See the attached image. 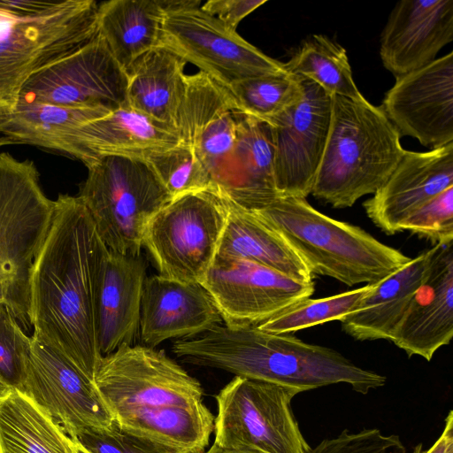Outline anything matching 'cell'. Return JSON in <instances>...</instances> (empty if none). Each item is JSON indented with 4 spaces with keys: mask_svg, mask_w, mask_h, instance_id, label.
Segmentation results:
<instances>
[{
    "mask_svg": "<svg viewBox=\"0 0 453 453\" xmlns=\"http://www.w3.org/2000/svg\"><path fill=\"white\" fill-rule=\"evenodd\" d=\"M108 252L81 200L58 195L30 279L32 336L93 382L103 357L97 307Z\"/></svg>",
    "mask_w": 453,
    "mask_h": 453,
    "instance_id": "1",
    "label": "cell"
},
{
    "mask_svg": "<svg viewBox=\"0 0 453 453\" xmlns=\"http://www.w3.org/2000/svg\"><path fill=\"white\" fill-rule=\"evenodd\" d=\"M94 384L123 430L173 453H204L215 417L200 382L163 350L122 346L103 356Z\"/></svg>",
    "mask_w": 453,
    "mask_h": 453,
    "instance_id": "2",
    "label": "cell"
},
{
    "mask_svg": "<svg viewBox=\"0 0 453 453\" xmlns=\"http://www.w3.org/2000/svg\"><path fill=\"white\" fill-rule=\"evenodd\" d=\"M173 351L185 363L278 384L297 394L347 383L365 395L387 380L335 349L304 342L291 334L268 333L257 326L220 324L197 336L175 341Z\"/></svg>",
    "mask_w": 453,
    "mask_h": 453,
    "instance_id": "3",
    "label": "cell"
},
{
    "mask_svg": "<svg viewBox=\"0 0 453 453\" xmlns=\"http://www.w3.org/2000/svg\"><path fill=\"white\" fill-rule=\"evenodd\" d=\"M400 138L381 106L333 96L328 137L311 194L337 209L374 194L403 156Z\"/></svg>",
    "mask_w": 453,
    "mask_h": 453,
    "instance_id": "4",
    "label": "cell"
},
{
    "mask_svg": "<svg viewBox=\"0 0 453 453\" xmlns=\"http://www.w3.org/2000/svg\"><path fill=\"white\" fill-rule=\"evenodd\" d=\"M252 211L283 237L313 276L350 287L373 284L411 259L363 228L323 214L305 197H279Z\"/></svg>",
    "mask_w": 453,
    "mask_h": 453,
    "instance_id": "5",
    "label": "cell"
},
{
    "mask_svg": "<svg viewBox=\"0 0 453 453\" xmlns=\"http://www.w3.org/2000/svg\"><path fill=\"white\" fill-rule=\"evenodd\" d=\"M94 0L0 1V108H15L39 70L98 34Z\"/></svg>",
    "mask_w": 453,
    "mask_h": 453,
    "instance_id": "6",
    "label": "cell"
},
{
    "mask_svg": "<svg viewBox=\"0 0 453 453\" xmlns=\"http://www.w3.org/2000/svg\"><path fill=\"white\" fill-rule=\"evenodd\" d=\"M39 177L33 161L0 153V303L24 330L32 327L33 266L55 210V201L45 196Z\"/></svg>",
    "mask_w": 453,
    "mask_h": 453,
    "instance_id": "7",
    "label": "cell"
},
{
    "mask_svg": "<svg viewBox=\"0 0 453 453\" xmlns=\"http://www.w3.org/2000/svg\"><path fill=\"white\" fill-rule=\"evenodd\" d=\"M88 170L77 196L101 239L114 252L140 255L146 226L172 196L144 158L104 156Z\"/></svg>",
    "mask_w": 453,
    "mask_h": 453,
    "instance_id": "8",
    "label": "cell"
},
{
    "mask_svg": "<svg viewBox=\"0 0 453 453\" xmlns=\"http://www.w3.org/2000/svg\"><path fill=\"white\" fill-rule=\"evenodd\" d=\"M158 45L229 88L248 78L288 74L285 64L265 53L205 12L196 0H162Z\"/></svg>",
    "mask_w": 453,
    "mask_h": 453,
    "instance_id": "9",
    "label": "cell"
},
{
    "mask_svg": "<svg viewBox=\"0 0 453 453\" xmlns=\"http://www.w3.org/2000/svg\"><path fill=\"white\" fill-rule=\"evenodd\" d=\"M226 219L224 201L210 188L172 199L143 235L159 275L201 283L217 256Z\"/></svg>",
    "mask_w": 453,
    "mask_h": 453,
    "instance_id": "10",
    "label": "cell"
},
{
    "mask_svg": "<svg viewBox=\"0 0 453 453\" xmlns=\"http://www.w3.org/2000/svg\"><path fill=\"white\" fill-rule=\"evenodd\" d=\"M288 388L235 376L216 395L213 444L262 453H308L310 445L291 408Z\"/></svg>",
    "mask_w": 453,
    "mask_h": 453,
    "instance_id": "11",
    "label": "cell"
},
{
    "mask_svg": "<svg viewBox=\"0 0 453 453\" xmlns=\"http://www.w3.org/2000/svg\"><path fill=\"white\" fill-rule=\"evenodd\" d=\"M125 71L105 42L96 37L42 68L24 85L19 99L64 106L128 107Z\"/></svg>",
    "mask_w": 453,
    "mask_h": 453,
    "instance_id": "12",
    "label": "cell"
},
{
    "mask_svg": "<svg viewBox=\"0 0 453 453\" xmlns=\"http://www.w3.org/2000/svg\"><path fill=\"white\" fill-rule=\"evenodd\" d=\"M201 284L228 326H257L310 297L314 281L303 282L262 265L216 256Z\"/></svg>",
    "mask_w": 453,
    "mask_h": 453,
    "instance_id": "13",
    "label": "cell"
},
{
    "mask_svg": "<svg viewBox=\"0 0 453 453\" xmlns=\"http://www.w3.org/2000/svg\"><path fill=\"white\" fill-rule=\"evenodd\" d=\"M303 96L271 119L274 144V180L282 196L311 193L326 148L332 114V96L318 84L303 79Z\"/></svg>",
    "mask_w": 453,
    "mask_h": 453,
    "instance_id": "14",
    "label": "cell"
},
{
    "mask_svg": "<svg viewBox=\"0 0 453 453\" xmlns=\"http://www.w3.org/2000/svg\"><path fill=\"white\" fill-rule=\"evenodd\" d=\"M23 394L51 416L71 438L87 429H109L114 423L94 382L32 335Z\"/></svg>",
    "mask_w": 453,
    "mask_h": 453,
    "instance_id": "15",
    "label": "cell"
},
{
    "mask_svg": "<svg viewBox=\"0 0 453 453\" xmlns=\"http://www.w3.org/2000/svg\"><path fill=\"white\" fill-rule=\"evenodd\" d=\"M381 108L401 135L432 149L453 142V52L395 77Z\"/></svg>",
    "mask_w": 453,
    "mask_h": 453,
    "instance_id": "16",
    "label": "cell"
},
{
    "mask_svg": "<svg viewBox=\"0 0 453 453\" xmlns=\"http://www.w3.org/2000/svg\"><path fill=\"white\" fill-rule=\"evenodd\" d=\"M453 187V142L426 152L404 150L384 184L363 206L367 217L387 234L436 196Z\"/></svg>",
    "mask_w": 453,
    "mask_h": 453,
    "instance_id": "17",
    "label": "cell"
},
{
    "mask_svg": "<svg viewBox=\"0 0 453 453\" xmlns=\"http://www.w3.org/2000/svg\"><path fill=\"white\" fill-rule=\"evenodd\" d=\"M453 41V0H403L381 33L380 55L395 77L436 59Z\"/></svg>",
    "mask_w": 453,
    "mask_h": 453,
    "instance_id": "18",
    "label": "cell"
},
{
    "mask_svg": "<svg viewBox=\"0 0 453 453\" xmlns=\"http://www.w3.org/2000/svg\"><path fill=\"white\" fill-rule=\"evenodd\" d=\"M453 336V242L434 244L426 276L391 342L409 357L430 361Z\"/></svg>",
    "mask_w": 453,
    "mask_h": 453,
    "instance_id": "19",
    "label": "cell"
},
{
    "mask_svg": "<svg viewBox=\"0 0 453 453\" xmlns=\"http://www.w3.org/2000/svg\"><path fill=\"white\" fill-rule=\"evenodd\" d=\"M220 313L201 283L158 275L146 277L139 333L144 346L155 348L170 339H188L220 325Z\"/></svg>",
    "mask_w": 453,
    "mask_h": 453,
    "instance_id": "20",
    "label": "cell"
},
{
    "mask_svg": "<svg viewBox=\"0 0 453 453\" xmlns=\"http://www.w3.org/2000/svg\"><path fill=\"white\" fill-rule=\"evenodd\" d=\"M146 265L138 256L109 250L98 297L97 331L102 356L133 345L140 326Z\"/></svg>",
    "mask_w": 453,
    "mask_h": 453,
    "instance_id": "21",
    "label": "cell"
},
{
    "mask_svg": "<svg viewBox=\"0 0 453 453\" xmlns=\"http://www.w3.org/2000/svg\"><path fill=\"white\" fill-rule=\"evenodd\" d=\"M233 166L222 186L211 185L239 206L257 211L280 197L274 180V144L271 127L240 111Z\"/></svg>",
    "mask_w": 453,
    "mask_h": 453,
    "instance_id": "22",
    "label": "cell"
},
{
    "mask_svg": "<svg viewBox=\"0 0 453 453\" xmlns=\"http://www.w3.org/2000/svg\"><path fill=\"white\" fill-rule=\"evenodd\" d=\"M434 245L373 284L351 313L340 322L358 341L390 340L422 284Z\"/></svg>",
    "mask_w": 453,
    "mask_h": 453,
    "instance_id": "23",
    "label": "cell"
},
{
    "mask_svg": "<svg viewBox=\"0 0 453 453\" xmlns=\"http://www.w3.org/2000/svg\"><path fill=\"white\" fill-rule=\"evenodd\" d=\"M179 143L174 128L130 107H121L86 124L77 159L87 168L110 155L146 159Z\"/></svg>",
    "mask_w": 453,
    "mask_h": 453,
    "instance_id": "24",
    "label": "cell"
},
{
    "mask_svg": "<svg viewBox=\"0 0 453 453\" xmlns=\"http://www.w3.org/2000/svg\"><path fill=\"white\" fill-rule=\"evenodd\" d=\"M227 208L217 256L249 260L303 282L314 276L290 245L254 211L244 209L212 187Z\"/></svg>",
    "mask_w": 453,
    "mask_h": 453,
    "instance_id": "25",
    "label": "cell"
},
{
    "mask_svg": "<svg viewBox=\"0 0 453 453\" xmlns=\"http://www.w3.org/2000/svg\"><path fill=\"white\" fill-rule=\"evenodd\" d=\"M186 64L160 45L140 56L125 70L127 106L174 128Z\"/></svg>",
    "mask_w": 453,
    "mask_h": 453,
    "instance_id": "26",
    "label": "cell"
},
{
    "mask_svg": "<svg viewBox=\"0 0 453 453\" xmlns=\"http://www.w3.org/2000/svg\"><path fill=\"white\" fill-rule=\"evenodd\" d=\"M164 15L162 0H111L98 4V35L124 71L158 45Z\"/></svg>",
    "mask_w": 453,
    "mask_h": 453,
    "instance_id": "27",
    "label": "cell"
},
{
    "mask_svg": "<svg viewBox=\"0 0 453 453\" xmlns=\"http://www.w3.org/2000/svg\"><path fill=\"white\" fill-rule=\"evenodd\" d=\"M0 453H78L63 427L30 397L12 390L0 399Z\"/></svg>",
    "mask_w": 453,
    "mask_h": 453,
    "instance_id": "28",
    "label": "cell"
},
{
    "mask_svg": "<svg viewBox=\"0 0 453 453\" xmlns=\"http://www.w3.org/2000/svg\"><path fill=\"white\" fill-rule=\"evenodd\" d=\"M284 64L288 73L311 81L331 96L365 99L354 81L345 49L325 35L308 38Z\"/></svg>",
    "mask_w": 453,
    "mask_h": 453,
    "instance_id": "29",
    "label": "cell"
},
{
    "mask_svg": "<svg viewBox=\"0 0 453 453\" xmlns=\"http://www.w3.org/2000/svg\"><path fill=\"white\" fill-rule=\"evenodd\" d=\"M240 111L268 123L303 96L302 78L290 73L239 81L228 88Z\"/></svg>",
    "mask_w": 453,
    "mask_h": 453,
    "instance_id": "30",
    "label": "cell"
},
{
    "mask_svg": "<svg viewBox=\"0 0 453 453\" xmlns=\"http://www.w3.org/2000/svg\"><path fill=\"white\" fill-rule=\"evenodd\" d=\"M374 284V283H373ZM373 284L324 298L299 301L257 326L268 333L291 334L333 320L340 321L351 313Z\"/></svg>",
    "mask_w": 453,
    "mask_h": 453,
    "instance_id": "31",
    "label": "cell"
},
{
    "mask_svg": "<svg viewBox=\"0 0 453 453\" xmlns=\"http://www.w3.org/2000/svg\"><path fill=\"white\" fill-rule=\"evenodd\" d=\"M146 160L172 199L203 191L211 185L209 171L195 150L188 145L180 142L173 148L150 155Z\"/></svg>",
    "mask_w": 453,
    "mask_h": 453,
    "instance_id": "32",
    "label": "cell"
},
{
    "mask_svg": "<svg viewBox=\"0 0 453 453\" xmlns=\"http://www.w3.org/2000/svg\"><path fill=\"white\" fill-rule=\"evenodd\" d=\"M31 345L28 336L12 311L0 303V380L23 393L27 361Z\"/></svg>",
    "mask_w": 453,
    "mask_h": 453,
    "instance_id": "33",
    "label": "cell"
},
{
    "mask_svg": "<svg viewBox=\"0 0 453 453\" xmlns=\"http://www.w3.org/2000/svg\"><path fill=\"white\" fill-rule=\"evenodd\" d=\"M400 231H409L435 244L453 242V187L444 190L411 214Z\"/></svg>",
    "mask_w": 453,
    "mask_h": 453,
    "instance_id": "34",
    "label": "cell"
},
{
    "mask_svg": "<svg viewBox=\"0 0 453 453\" xmlns=\"http://www.w3.org/2000/svg\"><path fill=\"white\" fill-rule=\"evenodd\" d=\"M72 439L88 453H173L161 444L123 430L115 422L109 429L83 430Z\"/></svg>",
    "mask_w": 453,
    "mask_h": 453,
    "instance_id": "35",
    "label": "cell"
},
{
    "mask_svg": "<svg viewBox=\"0 0 453 453\" xmlns=\"http://www.w3.org/2000/svg\"><path fill=\"white\" fill-rule=\"evenodd\" d=\"M308 453H407L396 434H383L377 428L357 433L343 430L338 436L325 439Z\"/></svg>",
    "mask_w": 453,
    "mask_h": 453,
    "instance_id": "36",
    "label": "cell"
},
{
    "mask_svg": "<svg viewBox=\"0 0 453 453\" xmlns=\"http://www.w3.org/2000/svg\"><path fill=\"white\" fill-rule=\"evenodd\" d=\"M265 2V0H210L201 5V8L220 20L227 28L236 31L239 23Z\"/></svg>",
    "mask_w": 453,
    "mask_h": 453,
    "instance_id": "37",
    "label": "cell"
},
{
    "mask_svg": "<svg viewBox=\"0 0 453 453\" xmlns=\"http://www.w3.org/2000/svg\"><path fill=\"white\" fill-rule=\"evenodd\" d=\"M413 453H453V411H449L444 422L443 430L436 441L429 448L421 444L415 447Z\"/></svg>",
    "mask_w": 453,
    "mask_h": 453,
    "instance_id": "38",
    "label": "cell"
},
{
    "mask_svg": "<svg viewBox=\"0 0 453 453\" xmlns=\"http://www.w3.org/2000/svg\"><path fill=\"white\" fill-rule=\"evenodd\" d=\"M204 453H262L257 450L253 449H230L219 447L215 444H212L211 447L204 451Z\"/></svg>",
    "mask_w": 453,
    "mask_h": 453,
    "instance_id": "39",
    "label": "cell"
},
{
    "mask_svg": "<svg viewBox=\"0 0 453 453\" xmlns=\"http://www.w3.org/2000/svg\"><path fill=\"white\" fill-rule=\"evenodd\" d=\"M12 389L0 380V399L6 396Z\"/></svg>",
    "mask_w": 453,
    "mask_h": 453,
    "instance_id": "40",
    "label": "cell"
},
{
    "mask_svg": "<svg viewBox=\"0 0 453 453\" xmlns=\"http://www.w3.org/2000/svg\"><path fill=\"white\" fill-rule=\"evenodd\" d=\"M76 447H77V452L78 453H88V451H86L84 449H82L81 446H79L78 444H76Z\"/></svg>",
    "mask_w": 453,
    "mask_h": 453,
    "instance_id": "41",
    "label": "cell"
}]
</instances>
